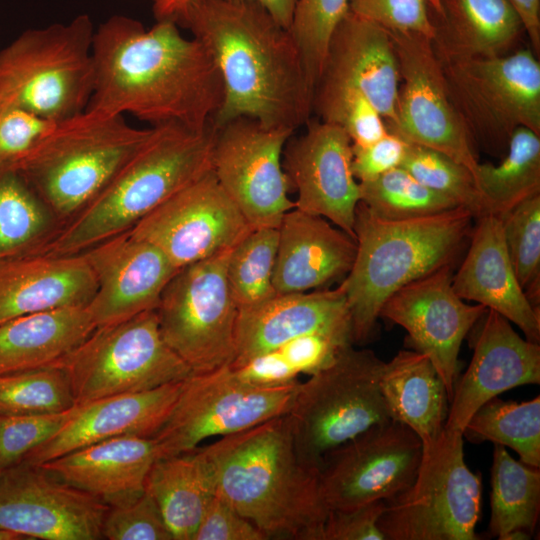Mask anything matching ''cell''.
I'll return each instance as SVG.
<instances>
[{
  "label": "cell",
  "mask_w": 540,
  "mask_h": 540,
  "mask_svg": "<svg viewBox=\"0 0 540 540\" xmlns=\"http://www.w3.org/2000/svg\"><path fill=\"white\" fill-rule=\"evenodd\" d=\"M151 130L130 125L124 116L85 110L56 122L16 172L58 220L68 221L106 187Z\"/></svg>",
  "instance_id": "obj_6"
},
{
  "label": "cell",
  "mask_w": 540,
  "mask_h": 540,
  "mask_svg": "<svg viewBox=\"0 0 540 540\" xmlns=\"http://www.w3.org/2000/svg\"><path fill=\"white\" fill-rule=\"evenodd\" d=\"M348 10L390 34L434 39L430 0H348Z\"/></svg>",
  "instance_id": "obj_46"
},
{
  "label": "cell",
  "mask_w": 540,
  "mask_h": 540,
  "mask_svg": "<svg viewBox=\"0 0 540 540\" xmlns=\"http://www.w3.org/2000/svg\"><path fill=\"white\" fill-rule=\"evenodd\" d=\"M399 80L390 33L348 10L331 35L319 81L360 91L388 128L396 121Z\"/></svg>",
  "instance_id": "obj_26"
},
{
  "label": "cell",
  "mask_w": 540,
  "mask_h": 540,
  "mask_svg": "<svg viewBox=\"0 0 540 540\" xmlns=\"http://www.w3.org/2000/svg\"><path fill=\"white\" fill-rule=\"evenodd\" d=\"M431 13L437 12L439 9V0H430Z\"/></svg>",
  "instance_id": "obj_57"
},
{
  "label": "cell",
  "mask_w": 540,
  "mask_h": 540,
  "mask_svg": "<svg viewBox=\"0 0 540 540\" xmlns=\"http://www.w3.org/2000/svg\"><path fill=\"white\" fill-rule=\"evenodd\" d=\"M102 536L109 540H173L156 501L146 489L127 504L109 507Z\"/></svg>",
  "instance_id": "obj_48"
},
{
  "label": "cell",
  "mask_w": 540,
  "mask_h": 540,
  "mask_svg": "<svg viewBox=\"0 0 540 540\" xmlns=\"http://www.w3.org/2000/svg\"><path fill=\"white\" fill-rule=\"evenodd\" d=\"M490 534L501 540L529 539L540 514V471L494 444L491 467Z\"/></svg>",
  "instance_id": "obj_34"
},
{
  "label": "cell",
  "mask_w": 540,
  "mask_h": 540,
  "mask_svg": "<svg viewBox=\"0 0 540 540\" xmlns=\"http://www.w3.org/2000/svg\"><path fill=\"white\" fill-rule=\"evenodd\" d=\"M385 501H375L348 510H329L323 540H386L378 527Z\"/></svg>",
  "instance_id": "obj_51"
},
{
  "label": "cell",
  "mask_w": 540,
  "mask_h": 540,
  "mask_svg": "<svg viewBox=\"0 0 540 540\" xmlns=\"http://www.w3.org/2000/svg\"><path fill=\"white\" fill-rule=\"evenodd\" d=\"M182 382L76 405L66 423L21 461L39 465L115 437H152L169 415Z\"/></svg>",
  "instance_id": "obj_23"
},
{
  "label": "cell",
  "mask_w": 540,
  "mask_h": 540,
  "mask_svg": "<svg viewBox=\"0 0 540 540\" xmlns=\"http://www.w3.org/2000/svg\"><path fill=\"white\" fill-rule=\"evenodd\" d=\"M87 14L29 29L0 51V109L19 108L53 122L85 111L94 89Z\"/></svg>",
  "instance_id": "obj_7"
},
{
  "label": "cell",
  "mask_w": 540,
  "mask_h": 540,
  "mask_svg": "<svg viewBox=\"0 0 540 540\" xmlns=\"http://www.w3.org/2000/svg\"><path fill=\"white\" fill-rule=\"evenodd\" d=\"M96 328L87 306L20 316L0 324V375L59 365Z\"/></svg>",
  "instance_id": "obj_31"
},
{
  "label": "cell",
  "mask_w": 540,
  "mask_h": 540,
  "mask_svg": "<svg viewBox=\"0 0 540 540\" xmlns=\"http://www.w3.org/2000/svg\"><path fill=\"white\" fill-rule=\"evenodd\" d=\"M0 540H24V539L14 533L0 530Z\"/></svg>",
  "instance_id": "obj_56"
},
{
  "label": "cell",
  "mask_w": 540,
  "mask_h": 540,
  "mask_svg": "<svg viewBox=\"0 0 540 540\" xmlns=\"http://www.w3.org/2000/svg\"><path fill=\"white\" fill-rule=\"evenodd\" d=\"M152 1L155 4V3L159 2L160 0H152Z\"/></svg>",
  "instance_id": "obj_58"
},
{
  "label": "cell",
  "mask_w": 540,
  "mask_h": 540,
  "mask_svg": "<svg viewBox=\"0 0 540 540\" xmlns=\"http://www.w3.org/2000/svg\"><path fill=\"white\" fill-rule=\"evenodd\" d=\"M400 167L422 185L470 210L475 218L487 214L472 172L448 155L408 142Z\"/></svg>",
  "instance_id": "obj_42"
},
{
  "label": "cell",
  "mask_w": 540,
  "mask_h": 540,
  "mask_svg": "<svg viewBox=\"0 0 540 540\" xmlns=\"http://www.w3.org/2000/svg\"><path fill=\"white\" fill-rule=\"evenodd\" d=\"M253 228L210 170L130 232L156 246L179 270L233 248Z\"/></svg>",
  "instance_id": "obj_17"
},
{
  "label": "cell",
  "mask_w": 540,
  "mask_h": 540,
  "mask_svg": "<svg viewBox=\"0 0 540 540\" xmlns=\"http://www.w3.org/2000/svg\"><path fill=\"white\" fill-rule=\"evenodd\" d=\"M390 35L403 84L396 121L388 131L406 142L448 155L475 177L480 162L472 134L451 95L433 40L420 35Z\"/></svg>",
  "instance_id": "obj_14"
},
{
  "label": "cell",
  "mask_w": 540,
  "mask_h": 540,
  "mask_svg": "<svg viewBox=\"0 0 540 540\" xmlns=\"http://www.w3.org/2000/svg\"><path fill=\"white\" fill-rule=\"evenodd\" d=\"M294 132L250 117L216 128L211 170L254 228H277L295 207L282 164L285 144Z\"/></svg>",
  "instance_id": "obj_15"
},
{
  "label": "cell",
  "mask_w": 540,
  "mask_h": 540,
  "mask_svg": "<svg viewBox=\"0 0 540 540\" xmlns=\"http://www.w3.org/2000/svg\"><path fill=\"white\" fill-rule=\"evenodd\" d=\"M300 383L253 386L237 378L230 365L192 373L183 380L169 415L152 436L158 458L191 451L205 439L235 434L288 414Z\"/></svg>",
  "instance_id": "obj_12"
},
{
  "label": "cell",
  "mask_w": 540,
  "mask_h": 540,
  "mask_svg": "<svg viewBox=\"0 0 540 540\" xmlns=\"http://www.w3.org/2000/svg\"><path fill=\"white\" fill-rule=\"evenodd\" d=\"M75 405L61 365L0 375V415L60 413Z\"/></svg>",
  "instance_id": "obj_41"
},
{
  "label": "cell",
  "mask_w": 540,
  "mask_h": 540,
  "mask_svg": "<svg viewBox=\"0 0 540 540\" xmlns=\"http://www.w3.org/2000/svg\"><path fill=\"white\" fill-rule=\"evenodd\" d=\"M440 60L471 134L473 130L496 152L506 151L518 127L540 135V63L530 49L494 57Z\"/></svg>",
  "instance_id": "obj_13"
},
{
  "label": "cell",
  "mask_w": 540,
  "mask_h": 540,
  "mask_svg": "<svg viewBox=\"0 0 540 540\" xmlns=\"http://www.w3.org/2000/svg\"><path fill=\"white\" fill-rule=\"evenodd\" d=\"M431 15L433 44L441 59L507 54L524 31L508 0H439V9Z\"/></svg>",
  "instance_id": "obj_30"
},
{
  "label": "cell",
  "mask_w": 540,
  "mask_h": 540,
  "mask_svg": "<svg viewBox=\"0 0 540 540\" xmlns=\"http://www.w3.org/2000/svg\"><path fill=\"white\" fill-rule=\"evenodd\" d=\"M255 2L264 7L282 26L290 29L297 0H234Z\"/></svg>",
  "instance_id": "obj_54"
},
{
  "label": "cell",
  "mask_w": 540,
  "mask_h": 540,
  "mask_svg": "<svg viewBox=\"0 0 540 540\" xmlns=\"http://www.w3.org/2000/svg\"><path fill=\"white\" fill-rule=\"evenodd\" d=\"M278 229L256 227L230 251L227 279L239 310L256 307L273 298V273Z\"/></svg>",
  "instance_id": "obj_39"
},
{
  "label": "cell",
  "mask_w": 540,
  "mask_h": 540,
  "mask_svg": "<svg viewBox=\"0 0 540 540\" xmlns=\"http://www.w3.org/2000/svg\"><path fill=\"white\" fill-rule=\"evenodd\" d=\"M359 184L360 202L383 219L419 218L461 207L422 185L402 167Z\"/></svg>",
  "instance_id": "obj_40"
},
{
  "label": "cell",
  "mask_w": 540,
  "mask_h": 540,
  "mask_svg": "<svg viewBox=\"0 0 540 540\" xmlns=\"http://www.w3.org/2000/svg\"><path fill=\"white\" fill-rule=\"evenodd\" d=\"M268 537L217 492L207 507L193 540H266Z\"/></svg>",
  "instance_id": "obj_50"
},
{
  "label": "cell",
  "mask_w": 540,
  "mask_h": 540,
  "mask_svg": "<svg viewBox=\"0 0 540 540\" xmlns=\"http://www.w3.org/2000/svg\"><path fill=\"white\" fill-rule=\"evenodd\" d=\"M59 365L76 405L155 389L193 373L164 341L156 310L96 327Z\"/></svg>",
  "instance_id": "obj_10"
},
{
  "label": "cell",
  "mask_w": 540,
  "mask_h": 540,
  "mask_svg": "<svg viewBox=\"0 0 540 540\" xmlns=\"http://www.w3.org/2000/svg\"><path fill=\"white\" fill-rule=\"evenodd\" d=\"M97 288L82 253L26 252L0 259V324L65 307L87 306Z\"/></svg>",
  "instance_id": "obj_27"
},
{
  "label": "cell",
  "mask_w": 540,
  "mask_h": 540,
  "mask_svg": "<svg viewBox=\"0 0 540 540\" xmlns=\"http://www.w3.org/2000/svg\"><path fill=\"white\" fill-rule=\"evenodd\" d=\"M319 120L342 128L353 146L369 145L386 133L381 114L357 89L329 81H319L313 98Z\"/></svg>",
  "instance_id": "obj_43"
},
{
  "label": "cell",
  "mask_w": 540,
  "mask_h": 540,
  "mask_svg": "<svg viewBox=\"0 0 540 540\" xmlns=\"http://www.w3.org/2000/svg\"><path fill=\"white\" fill-rule=\"evenodd\" d=\"M74 407L51 414L0 415V470L19 463L53 436L66 423Z\"/></svg>",
  "instance_id": "obj_47"
},
{
  "label": "cell",
  "mask_w": 540,
  "mask_h": 540,
  "mask_svg": "<svg viewBox=\"0 0 540 540\" xmlns=\"http://www.w3.org/2000/svg\"><path fill=\"white\" fill-rule=\"evenodd\" d=\"M462 432L443 429L423 449L411 485L385 501L378 527L386 540H475L482 482L465 460Z\"/></svg>",
  "instance_id": "obj_9"
},
{
  "label": "cell",
  "mask_w": 540,
  "mask_h": 540,
  "mask_svg": "<svg viewBox=\"0 0 540 540\" xmlns=\"http://www.w3.org/2000/svg\"><path fill=\"white\" fill-rule=\"evenodd\" d=\"M231 249L180 268L156 308L164 341L193 373L231 365L236 357L239 309L227 279Z\"/></svg>",
  "instance_id": "obj_11"
},
{
  "label": "cell",
  "mask_w": 540,
  "mask_h": 540,
  "mask_svg": "<svg viewBox=\"0 0 540 540\" xmlns=\"http://www.w3.org/2000/svg\"><path fill=\"white\" fill-rule=\"evenodd\" d=\"M408 142L388 131L366 146L352 145V172L359 183L371 181L400 167Z\"/></svg>",
  "instance_id": "obj_52"
},
{
  "label": "cell",
  "mask_w": 540,
  "mask_h": 540,
  "mask_svg": "<svg viewBox=\"0 0 540 540\" xmlns=\"http://www.w3.org/2000/svg\"><path fill=\"white\" fill-rule=\"evenodd\" d=\"M81 253L97 283L87 305L96 327L156 310L164 288L178 271L156 246L130 230Z\"/></svg>",
  "instance_id": "obj_21"
},
{
  "label": "cell",
  "mask_w": 540,
  "mask_h": 540,
  "mask_svg": "<svg viewBox=\"0 0 540 540\" xmlns=\"http://www.w3.org/2000/svg\"><path fill=\"white\" fill-rule=\"evenodd\" d=\"M305 131L291 136L282 156L295 208L322 216L354 237L360 184L352 172V142L331 123L310 119ZM355 238V237H354Z\"/></svg>",
  "instance_id": "obj_20"
},
{
  "label": "cell",
  "mask_w": 540,
  "mask_h": 540,
  "mask_svg": "<svg viewBox=\"0 0 540 540\" xmlns=\"http://www.w3.org/2000/svg\"><path fill=\"white\" fill-rule=\"evenodd\" d=\"M146 141L106 187L35 252L79 254L130 230L176 192L211 170L216 128L151 126Z\"/></svg>",
  "instance_id": "obj_4"
},
{
  "label": "cell",
  "mask_w": 540,
  "mask_h": 540,
  "mask_svg": "<svg viewBox=\"0 0 540 540\" xmlns=\"http://www.w3.org/2000/svg\"><path fill=\"white\" fill-rule=\"evenodd\" d=\"M109 506L40 465L0 470V530L24 540H99Z\"/></svg>",
  "instance_id": "obj_18"
},
{
  "label": "cell",
  "mask_w": 540,
  "mask_h": 540,
  "mask_svg": "<svg viewBox=\"0 0 540 540\" xmlns=\"http://www.w3.org/2000/svg\"><path fill=\"white\" fill-rule=\"evenodd\" d=\"M422 442L395 420L376 424L328 451L319 469L321 492L329 510H348L387 501L413 482Z\"/></svg>",
  "instance_id": "obj_16"
},
{
  "label": "cell",
  "mask_w": 540,
  "mask_h": 540,
  "mask_svg": "<svg viewBox=\"0 0 540 540\" xmlns=\"http://www.w3.org/2000/svg\"><path fill=\"white\" fill-rule=\"evenodd\" d=\"M471 442L491 441L512 448L526 465L540 467V398L504 401L494 397L479 407L462 431Z\"/></svg>",
  "instance_id": "obj_37"
},
{
  "label": "cell",
  "mask_w": 540,
  "mask_h": 540,
  "mask_svg": "<svg viewBox=\"0 0 540 540\" xmlns=\"http://www.w3.org/2000/svg\"><path fill=\"white\" fill-rule=\"evenodd\" d=\"M195 0H160L153 5L157 20L170 19L176 22Z\"/></svg>",
  "instance_id": "obj_55"
},
{
  "label": "cell",
  "mask_w": 540,
  "mask_h": 540,
  "mask_svg": "<svg viewBox=\"0 0 540 540\" xmlns=\"http://www.w3.org/2000/svg\"><path fill=\"white\" fill-rule=\"evenodd\" d=\"M465 373L457 378L445 429L462 432L475 411L517 386L540 383V346L521 337L511 322L487 309Z\"/></svg>",
  "instance_id": "obj_22"
},
{
  "label": "cell",
  "mask_w": 540,
  "mask_h": 540,
  "mask_svg": "<svg viewBox=\"0 0 540 540\" xmlns=\"http://www.w3.org/2000/svg\"><path fill=\"white\" fill-rule=\"evenodd\" d=\"M55 123L23 109H0V173L16 171Z\"/></svg>",
  "instance_id": "obj_49"
},
{
  "label": "cell",
  "mask_w": 540,
  "mask_h": 540,
  "mask_svg": "<svg viewBox=\"0 0 540 540\" xmlns=\"http://www.w3.org/2000/svg\"><path fill=\"white\" fill-rule=\"evenodd\" d=\"M384 363L373 351L351 344L300 383L288 415L303 463L320 469L328 451L391 420L379 384Z\"/></svg>",
  "instance_id": "obj_8"
},
{
  "label": "cell",
  "mask_w": 540,
  "mask_h": 540,
  "mask_svg": "<svg viewBox=\"0 0 540 540\" xmlns=\"http://www.w3.org/2000/svg\"><path fill=\"white\" fill-rule=\"evenodd\" d=\"M213 56L224 99L213 125L238 117L296 131L311 119L314 88L289 29L250 1L195 0L176 21Z\"/></svg>",
  "instance_id": "obj_2"
},
{
  "label": "cell",
  "mask_w": 540,
  "mask_h": 540,
  "mask_svg": "<svg viewBox=\"0 0 540 540\" xmlns=\"http://www.w3.org/2000/svg\"><path fill=\"white\" fill-rule=\"evenodd\" d=\"M277 229L273 273L277 294L324 289L348 275L356 240L324 217L294 207L284 214Z\"/></svg>",
  "instance_id": "obj_25"
},
{
  "label": "cell",
  "mask_w": 540,
  "mask_h": 540,
  "mask_svg": "<svg viewBox=\"0 0 540 540\" xmlns=\"http://www.w3.org/2000/svg\"><path fill=\"white\" fill-rule=\"evenodd\" d=\"M332 330L352 331L342 283L334 289L276 294L256 307L239 310L236 357L230 366L240 365L295 337Z\"/></svg>",
  "instance_id": "obj_28"
},
{
  "label": "cell",
  "mask_w": 540,
  "mask_h": 540,
  "mask_svg": "<svg viewBox=\"0 0 540 540\" xmlns=\"http://www.w3.org/2000/svg\"><path fill=\"white\" fill-rule=\"evenodd\" d=\"M56 220L18 172L0 173V259L40 248L59 229Z\"/></svg>",
  "instance_id": "obj_38"
},
{
  "label": "cell",
  "mask_w": 540,
  "mask_h": 540,
  "mask_svg": "<svg viewBox=\"0 0 540 540\" xmlns=\"http://www.w3.org/2000/svg\"><path fill=\"white\" fill-rule=\"evenodd\" d=\"M216 492L267 537L323 540L319 469L298 457L288 414L205 446Z\"/></svg>",
  "instance_id": "obj_3"
},
{
  "label": "cell",
  "mask_w": 540,
  "mask_h": 540,
  "mask_svg": "<svg viewBox=\"0 0 540 540\" xmlns=\"http://www.w3.org/2000/svg\"><path fill=\"white\" fill-rule=\"evenodd\" d=\"M518 13L535 54L540 52V0H508Z\"/></svg>",
  "instance_id": "obj_53"
},
{
  "label": "cell",
  "mask_w": 540,
  "mask_h": 540,
  "mask_svg": "<svg viewBox=\"0 0 540 540\" xmlns=\"http://www.w3.org/2000/svg\"><path fill=\"white\" fill-rule=\"evenodd\" d=\"M145 489L156 501L173 540H193L216 494L215 471L206 448L157 458Z\"/></svg>",
  "instance_id": "obj_33"
},
{
  "label": "cell",
  "mask_w": 540,
  "mask_h": 540,
  "mask_svg": "<svg viewBox=\"0 0 540 540\" xmlns=\"http://www.w3.org/2000/svg\"><path fill=\"white\" fill-rule=\"evenodd\" d=\"M451 266H445L395 291L383 304L380 317L408 333L409 346L426 354L442 379L449 402L459 372L461 344L487 311L466 303L452 287Z\"/></svg>",
  "instance_id": "obj_19"
},
{
  "label": "cell",
  "mask_w": 540,
  "mask_h": 540,
  "mask_svg": "<svg viewBox=\"0 0 540 540\" xmlns=\"http://www.w3.org/2000/svg\"><path fill=\"white\" fill-rule=\"evenodd\" d=\"M347 12L348 0H297L289 30L314 91L323 72L331 35Z\"/></svg>",
  "instance_id": "obj_45"
},
{
  "label": "cell",
  "mask_w": 540,
  "mask_h": 540,
  "mask_svg": "<svg viewBox=\"0 0 540 540\" xmlns=\"http://www.w3.org/2000/svg\"><path fill=\"white\" fill-rule=\"evenodd\" d=\"M380 389L392 420L408 426L431 446L444 429L449 400L445 385L429 357L401 350L385 362Z\"/></svg>",
  "instance_id": "obj_32"
},
{
  "label": "cell",
  "mask_w": 540,
  "mask_h": 540,
  "mask_svg": "<svg viewBox=\"0 0 540 540\" xmlns=\"http://www.w3.org/2000/svg\"><path fill=\"white\" fill-rule=\"evenodd\" d=\"M501 217L506 249L517 280L532 306L540 310V193Z\"/></svg>",
  "instance_id": "obj_44"
},
{
  "label": "cell",
  "mask_w": 540,
  "mask_h": 540,
  "mask_svg": "<svg viewBox=\"0 0 540 540\" xmlns=\"http://www.w3.org/2000/svg\"><path fill=\"white\" fill-rule=\"evenodd\" d=\"M476 219L466 255L452 287L464 300L484 305L518 326L525 338L540 342V310L529 302L511 264L503 235L502 217Z\"/></svg>",
  "instance_id": "obj_24"
},
{
  "label": "cell",
  "mask_w": 540,
  "mask_h": 540,
  "mask_svg": "<svg viewBox=\"0 0 540 540\" xmlns=\"http://www.w3.org/2000/svg\"><path fill=\"white\" fill-rule=\"evenodd\" d=\"M475 219L464 207L434 215L388 220L359 202L355 259L342 280L354 343L375 329L385 301L398 289L451 266L470 238Z\"/></svg>",
  "instance_id": "obj_5"
},
{
  "label": "cell",
  "mask_w": 540,
  "mask_h": 540,
  "mask_svg": "<svg viewBox=\"0 0 540 540\" xmlns=\"http://www.w3.org/2000/svg\"><path fill=\"white\" fill-rule=\"evenodd\" d=\"M487 214L503 216L540 193V135L526 127L511 134L498 164L479 163L474 177Z\"/></svg>",
  "instance_id": "obj_36"
},
{
  "label": "cell",
  "mask_w": 540,
  "mask_h": 540,
  "mask_svg": "<svg viewBox=\"0 0 540 540\" xmlns=\"http://www.w3.org/2000/svg\"><path fill=\"white\" fill-rule=\"evenodd\" d=\"M178 24L151 28L114 15L94 32V89L85 110L102 116L129 114L157 126L178 124L202 131L222 106L224 84L209 50L184 37Z\"/></svg>",
  "instance_id": "obj_1"
},
{
  "label": "cell",
  "mask_w": 540,
  "mask_h": 540,
  "mask_svg": "<svg viewBox=\"0 0 540 540\" xmlns=\"http://www.w3.org/2000/svg\"><path fill=\"white\" fill-rule=\"evenodd\" d=\"M157 458L152 437L121 436L39 465L64 483L112 507L127 504L145 491L148 473Z\"/></svg>",
  "instance_id": "obj_29"
},
{
  "label": "cell",
  "mask_w": 540,
  "mask_h": 540,
  "mask_svg": "<svg viewBox=\"0 0 540 540\" xmlns=\"http://www.w3.org/2000/svg\"><path fill=\"white\" fill-rule=\"evenodd\" d=\"M351 344H354L351 330L317 331L230 367L237 378L253 386H284L299 381L302 374L310 376L326 367Z\"/></svg>",
  "instance_id": "obj_35"
}]
</instances>
